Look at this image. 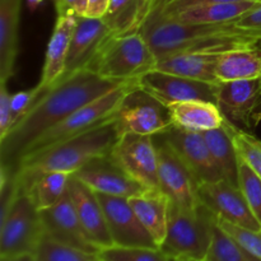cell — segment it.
Instances as JSON below:
<instances>
[{
  "mask_svg": "<svg viewBox=\"0 0 261 261\" xmlns=\"http://www.w3.org/2000/svg\"><path fill=\"white\" fill-rule=\"evenodd\" d=\"M97 256L99 261H171L170 257L161 249L116 246V245L99 250Z\"/></svg>",
  "mask_w": 261,
  "mask_h": 261,
  "instance_id": "32",
  "label": "cell"
},
{
  "mask_svg": "<svg viewBox=\"0 0 261 261\" xmlns=\"http://www.w3.org/2000/svg\"><path fill=\"white\" fill-rule=\"evenodd\" d=\"M200 200L214 216L222 221L260 231L261 223L255 217L239 186L224 178L199 186Z\"/></svg>",
  "mask_w": 261,
  "mask_h": 261,
  "instance_id": "12",
  "label": "cell"
},
{
  "mask_svg": "<svg viewBox=\"0 0 261 261\" xmlns=\"http://www.w3.org/2000/svg\"><path fill=\"white\" fill-rule=\"evenodd\" d=\"M180 261H198V260H180ZM204 261H206V260H204Z\"/></svg>",
  "mask_w": 261,
  "mask_h": 261,
  "instance_id": "48",
  "label": "cell"
},
{
  "mask_svg": "<svg viewBox=\"0 0 261 261\" xmlns=\"http://www.w3.org/2000/svg\"><path fill=\"white\" fill-rule=\"evenodd\" d=\"M115 119L120 135L155 137L173 126L167 107L139 86L125 97Z\"/></svg>",
  "mask_w": 261,
  "mask_h": 261,
  "instance_id": "8",
  "label": "cell"
},
{
  "mask_svg": "<svg viewBox=\"0 0 261 261\" xmlns=\"http://www.w3.org/2000/svg\"><path fill=\"white\" fill-rule=\"evenodd\" d=\"M203 135L222 177L239 186V154L228 132L222 126L203 133Z\"/></svg>",
  "mask_w": 261,
  "mask_h": 261,
  "instance_id": "27",
  "label": "cell"
},
{
  "mask_svg": "<svg viewBox=\"0 0 261 261\" xmlns=\"http://www.w3.org/2000/svg\"><path fill=\"white\" fill-rule=\"evenodd\" d=\"M45 236L59 244L89 254H98L99 250L84 231L68 190L63 198L51 208L41 211Z\"/></svg>",
  "mask_w": 261,
  "mask_h": 261,
  "instance_id": "16",
  "label": "cell"
},
{
  "mask_svg": "<svg viewBox=\"0 0 261 261\" xmlns=\"http://www.w3.org/2000/svg\"><path fill=\"white\" fill-rule=\"evenodd\" d=\"M171 261H175V260H172V259H171Z\"/></svg>",
  "mask_w": 261,
  "mask_h": 261,
  "instance_id": "50",
  "label": "cell"
},
{
  "mask_svg": "<svg viewBox=\"0 0 261 261\" xmlns=\"http://www.w3.org/2000/svg\"><path fill=\"white\" fill-rule=\"evenodd\" d=\"M139 3V18H138V23H139V31L142 30L143 24L145 23V20L149 18V15L152 14L155 10V8L158 7V3L160 0H138Z\"/></svg>",
  "mask_w": 261,
  "mask_h": 261,
  "instance_id": "42",
  "label": "cell"
},
{
  "mask_svg": "<svg viewBox=\"0 0 261 261\" xmlns=\"http://www.w3.org/2000/svg\"><path fill=\"white\" fill-rule=\"evenodd\" d=\"M157 58L140 31L107 38L88 69L110 81H138L154 70Z\"/></svg>",
  "mask_w": 261,
  "mask_h": 261,
  "instance_id": "5",
  "label": "cell"
},
{
  "mask_svg": "<svg viewBox=\"0 0 261 261\" xmlns=\"http://www.w3.org/2000/svg\"><path fill=\"white\" fill-rule=\"evenodd\" d=\"M239 188L247 204L261 223V178L256 172L239 157Z\"/></svg>",
  "mask_w": 261,
  "mask_h": 261,
  "instance_id": "33",
  "label": "cell"
},
{
  "mask_svg": "<svg viewBox=\"0 0 261 261\" xmlns=\"http://www.w3.org/2000/svg\"><path fill=\"white\" fill-rule=\"evenodd\" d=\"M7 84L0 83V140L4 139L13 126L12 109H10L12 94L8 91Z\"/></svg>",
  "mask_w": 261,
  "mask_h": 261,
  "instance_id": "38",
  "label": "cell"
},
{
  "mask_svg": "<svg viewBox=\"0 0 261 261\" xmlns=\"http://www.w3.org/2000/svg\"><path fill=\"white\" fill-rule=\"evenodd\" d=\"M216 74L218 82L261 78V48L256 46L221 54Z\"/></svg>",
  "mask_w": 261,
  "mask_h": 261,
  "instance_id": "26",
  "label": "cell"
},
{
  "mask_svg": "<svg viewBox=\"0 0 261 261\" xmlns=\"http://www.w3.org/2000/svg\"><path fill=\"white\" fill-rule=\"evenodd\" d=\"M234 24L237 28H241L247 32H255L261 35V4L234 20Z\"/></svg>",
  "mask_w": 261,
  "mask_h": 261,
  "instance_id": "39",
  "label": "cell"
},
{
  "mask_svg": "<svg viewBox=\"0 0 261 261\" xmlns=\"http://www.w3.org/2000/svg\"><path fill=\"white\" fill-rule=\"evenodd\" d=\"M217 217L204 204L185 209L170 204L167 234L161 250L170 259L204 261L208 256Z\"/></svg>",
  "mask_w": 261,
  "mask_h": 261,
  "instance_id": "4",
  "label": "cell"
},
{
  "mask_svg": "<svg viewBox=\"0 0 261 261\" xmlns=\"http://www.w3.org/2000/svg\"><path fill=\"white\" fill-rule=\"evenodd\" d=\"M260 121H261V111L257 112V114L254 116V126H257Z\"/></svg>",
  "mask_w": 261,
  "mask_h": 261,
  "instance_id": "46",
  "label": "cell"
},
{
  "mask_svg": "<svg viewBox=\"0 0 261 261\" xmlns=\"http://www.w3.org/2000/svg\"><path fill=\"white\" fill-rule=\"evenodd\" d=\"M129 201L139 221L161 249L167 234L170 198L161 189H145Z\"/></svg>",
  "mask_w": 261,
  "mask_h": 261,
  "instance_id": "22",
  "label": "cell"
},
{
  "mask_svg": "<svg viewBox=\"0 0 261 261\" xmlns=\"http://www.w3.org/2000/svg\"><path fill=\"white\" fill-rule=\"evenodd\" d=\"M173 126L188 132L205 133L224 125V116L214 102L185 101L167 106Z\"/></svg>",
  "mask_w": 261,
  "mask_h": 261,
  "instance_id": "23",
  "label": "cell"
},
{
  "mask_svg": "<svg viewBox=\"0 0 261 261\" xmlns=\"http://www.w3.org/2000/svg\"><path fill=\"white\" fill-rule=\"evenodd\" d=\"M54 2H55V3H56V2H58V0H54Z\"/></svg>",
  "mask_w": 261,
  "mask_h": 261,
  "instance_id": "49",
  "label": "cell"
},
{
  "mask_svg": "<svg viewBox=\"0 0 261 261\" xmlns=\"http://www.w3.org/2000/svg\"><path fill=\"white\" fill-rule=\"evenodd\" d=\"M261 4L259 2L217 3L186 8L171 15H161L185 24H222L231 23ZM152 15V14H150ZM160 15V14H158Z\"/></svg>",
  "mask_w": 261,
  "mask_h": 261,
  "instance_id": "24",
  "label": "cell"
},
{
  "mask_svg": "<svg viewBox=\"0 0 261 261\" xmlns=\"http://www.w3.org/2000/svg\"><path fill=\"white\" fill-rule=\"evenodd\" d=\"M170 2H172V0H160V3H158V7L155 8V10L161 9V8H162L163 5H166V4H167V3H170Z\"/></svg>",
  "mask_w": 261,
  "mask_h": 261,
  "instance_id": "47",
  "label": "cell"
},
{
  "mask_svg": "<svg viewBox=\"0 0 261 261\" xmlns=\"http://www.w3.org/2000/svg\"><path fill=\"white\" fill-rule=\"evenodd\" d=\"M68 193L74 204L84 231L98 250L114 245L107 226L106 216L96 191L86 185L74 175L68 182Z\"/></svg>",
  "mask_w": 261,
  "mask_h": 261,
  "instance_id": "18",
  "label": "cell"
},
{
  "mask_svg": "<svg viewBox=\"0 0 261 261\" xmlns=\"http://www.w3.org/2000/svg\"><path fill=\"white\" fill-rule=\"evenodd\" d=\"M111 0H88V7L84 17L89 18H103L109 10Z\"/></svg>",
  "mask_w": 261,
  "mask_h": 261,
  "instance_id": "41",
  "label": "cell"
},
{
  "mask_svg": "<svg viewBox=\"0 0 261 261\" xmlns=\"http://www.w3.org/2000/svg\"><path fill=\"white\" fill-rule=\"evenodd\" d=\"M122 83L102 78L86 68L63 76L50 88L43 89L27 114L0 140L2 175L14 173L31 145L46 130Z\"/></svg>",
  "mask_w": 261,
  "mask_h": 261,
  "instance_id": "1",
  "label": "cell"
},
{
  "mask_svg": "<svg viewBox=\"0 0 261 261\" xmlns=\"http://www.w3.org/2000/svg\"><path fill=\"white\" fill-rule=\"evenodd\" d=\"M140 32L157 60L176 54L221 55L237 48L256 47L260 33L237 28L234 22L222 24H185L158 14L149 15Z\"/></svg>",
  "mask_w": 261,
  "mask_h": 261,
  "instance_id": "2",
  "label": "cell"
},
{
  "mask_svg": "<svg viewBox=\"0 0 261 261\" xmlns=\"http://www.w3.org/2000/svg\"><path fill=\"white\" fill-rule=\"evenodd\" d=\"M0 261H36V254L28 252V254L13 255V256H0Z\"/></svg>",
  "mask_w": 261,
  "mask_h": 261,
  "instance_id": "43",
  "label": "cell"
},
{
  "mask_svg": "<svg viewBox=\"0 0 261 261\" xmlns=\"http://www.w3.org/2000/svg\"><path fill=\"white\" fill-rule=\"evenodd\" d=\"M153 138L158 153L160 189L175 205L185 209L198 208L203 203L199 196V184L191 171L160 135Z\"/></svg>",
  "mask_w": 261,
  "mask_h": 261,
  "instance_id": "10",
  "label": "cell"
},
{
  "mask_svg": "<svg viewBox=\"0 0 261 261\" xmlns=\"http://www.w3.org/2000/svg\"><path fill=\"white\" fill-rule=\"evenodd\" d=\"M71 173L47 172L36 178L27 190H23L31 196L38 211H45L55 205L68 190V182Z\"/></svg>",
  "mask_w": 261,
  "mask_h": 261,
  "instance_id": "28",
  "label": "cell"
},
{
  "mask_svg": "<svg viewBox=\"0 0 261 261\" xmlns=\"http://www.w3.org/2000/svg\"><path fill=\"white\" fill-rule=\"evenodd\" d=\"M42 2H43V0H27L28 8H30L31 10H35L36 8H37L38 5H40Z\"/></svg>",
  "mask_w": 261,
  "mask_h": 261,
  "instance_id": "44",
  "label": "cell"
},
{
  "mask_svg": "<svg viewBox=\"0 0 261 261\" xmlns=\"http://www.w3.org/2000/svg\"><path fill=\"white\" fill-rule=\"evenodd\" d=\"M137 87L138 81H126L120 84V86H117L116 88L112 89V91L107 92L106 94L101 96L99 98L94 99V101L87 103L86 106L74 111L70 116L64 119L63 121L56 124L55 126L46 130L31 145L24 157L28 154H33V153L47 149V148L59 144L64 140L71 139L76 135L89 132V130L103 124V122L111 120L112 117H115L116 112L119 111V107L121 106L125 97Z\"/></svg>",
  "mask_w": 261,
  "mask_h": 261,
  "instance_id": "6",
  "label": "cell"
},
{
  "mask_svg": "<svg viewBox=\"0 0 261 261\" xmlns=\"http://www.w3.org/2000/svg\"><path fill=\"white\" fill-rule=\"evenodd\" d=\"M160 137L191 171L199 186L223 178L212 158L203 133L188 132L172 126L168 132L160 134Z\"/></svg>",
  "mask_w": 261,
  "mask_h": 261,
  "instance_id": "15",
  "label": "cell"
},
{
  "mask_svg": "<svg viewBox=\"0 0 261 261\" xmlns=\"http://www.w3.org/2000/svg\"><path fill=\"white\" fill-rule=\"evenodd\" d=\"M110 157L125 173L145 189H160L158 153L153 137L120 135Z\"/></svg>",
  "mask_w": 261,
  "mask_h": 261,
  "instance_id": "9",
  "label": "cell"
},
{
  "mask_svg": "<svg viewBox=\"0 0 261 261\" xmlns=\"http://www.w3.org/2000/svg\"><path fill=\"white\" fill-rule=\"evenodd\" d=\"M217 106L232 124L252 127L254 116L261 111V78L218 82Z\"/></svg>",
  "mask_w": 261,
  "mask_h": 261,
  "instance_id": "14",
  "label": "cell"
},
{
  "mask_svg": "<svg viewBox=\"0 0 261 261\" xmlns=\"http://www.w3.org/2000/svg\"><path fill=\"white\" fill-rule=\"evenodd\" d=\"M206 261H246L241 247L219 227L214 226L213 239Z\"/></svg>",
  "mask_w": 261,
  "mask_h": 261,
  "instance_id": "34",
  "label": "cell"
},
{
  "mask_svg": "<svg viewBox=\"0 0 261 261\" xmlns=\"http://www.w3.org/2000/svg\"><path fill=\"white\" fill-rule=\"evenodd\" d=\"M110 37L111 31L103 18L78 17L69 46L63 76L88 68L98 54L99 48Z\"/></svg>",
  "mask_w": 261,
  "mask_h": 261,
  "instance_id": "19",
  "label": "cell"
},
{
  "mask_svg": "<svg viewBox=\"0 0 261 261\" xmlns=\"http://www.w3.org/2000/svg\"><path fill=\"white\" fill-rule=\"evenodd\" d=\"M139 3L138 0H111L105 22L114 36L126 35V33L139 31Z\"/></svg>",
  "mask_w": 261,
  "mask_h": 261,
  "instance_id": "29",
  "label": "cell"
},
{
  "mask_svg": "<svg viewBox=\"0 0 261 261\" xmlns=\"http://www.w3.org/2000/svg\"><path fill=\"white\" fill-rule=\"evenodd\" d=\"M43 236L41 212L31 196L18 189L7 213L0 217V256L35 254Z\"/></svg>",
  "mask_w": 261,
  "mask_h": 261,
  "instance_id": "7",
  "label": "cell"
},
{
  "mask_svg": "<svg viewBox=\"0 0 261 261\" xmlns=\"http://www.w3.org/2000/svg\"><path fill=\"white\" fill-rule=\"evenodd\" d=\"M114 245L127 247L160 249L135 214L129 199L97 193Z\"/></svg>",
  "mask_w": 261,
  "mask_h": 261,
  "instance_id": "13",
  "label": "cell"
},
{
  "mask_svg": "<svg viewBox=\"0 0 261 261\" xmlns=\"http://www.w3.org/2000/svg\"><path fill=\"white\" fill-rule=\"evenodd\" d=\"M23 0H0V83L14 75L19 53V22Z\"/></svg>",
  "mask_w": 261,
  "mask_h": 261,
  "instance_id": "21",
  "label": "cell"
},
{
  "mask_svg": "<svg viewBox=\"0 0 261 261\" xmlns=\"http://www.w3.org/2000/svg\"><path fill=\"white\" fill-rule=\"evenodd\" d=\"M240 2H259L261 0H172V2L167 3L163 5L161 9L154 10L152 14H160V15H171L175 13L180 12V10L186 9V8L195 7V5H203V4H217V3H240Z\"/></svg>",
  "mask_w": 261,
  "mask_h": 261,
  "instance_id": "37",
  "label": "cell"
},
{
  "mask_svg": "<svg viewBox=\"0 0 261 261\" xmlns=\"http://www.w3.org/2000/svg\"><path fill=\"white\" fill-rule=\"evenodd\" d=\"M219 55L209 54H176L160 59L155 70L195 81L218 83L217 64Z\"/></svg>",
  "mask_w": 261,
  "mask_h": 261,
  "instance_id": "25",
  "label": "cell"
},
{
  "mask_svg": "<svg viewBox=\"0 0 261 261\" xmlns=\"http://www.w3.org/2000/svg\"><path fill=\"white\" fill-rule=\"evenodd\" d=\"M119 138L116 119L112 117L89 132L25 155L14 173L7 177L14 178L19 190H27L43 173L60 171L73 175L94 158L110 155Z\"/></svg>",
  "mask_w": 261,
  "mask_h": 261,
  "instance_id": "3",
  "label": "cell"
},
{
  "mask_svg": "<svg viewBox=\"0 0 261 261\" xmlns=\"http://www.w3.org/2000/svg\"><path fill=\"white\" fill-rule=\"evenodd\" d=\"M73 175L93 191L106 195L130 199L145 190L144 186L125 173L110 155L94 158Z\"/></svg>",
  "mask_w": 261,
  "mask_h": 261,
  "instance_id": "17",
  "label": "cell"
},
{
  "mask_svg": "<svg viewBox=\"0 0 261 261\" xmlns=\"http://www.w3.org/2000/svg\"><path fill=\"white\" fill-rule=\"evenodd\" d=\"M36 261H99L97 254L81 251L43 236L36 250Z\"/></svg>",
  "mask_w": 261,
  "mask_h": 261,
  "instance_id": "31",
  "label": "cell"
},
{
  "mask_svg": "<svg viewBox=\"0 0 261 261\" xmlns=\"http://www.w3.org/2000/svg\"><path fill=\"white\" fill-rule=\"evenodd\" d=\"M223 126L228 132L239 157L245 161L261 178V140L228 120H224Z\"/></svg>",
  "mask_w": 261,
  "mask_h": 261,
  "instance_id": "30",
  "label": "cell"
},
{
  "mask_svg": "<svg viewBox=\"0 0 261 261\" xmlns=\"http://www.w3.org/2000/svg\"><path fill=\"white\" fill-rule=\"evenodd\" d=\"M55 7L58 15L64 13H74L76 17H84L88 7V0H58Z\"/></svg>",
  "mask_w": 261,
  "mask_h": 261,
  "instance_id": "40",
  "label": "cell"
},
{
  "mask_svg": "<svg viewBox=\"0 0 261 261\" xmlns=\"http://www.w3.org/2000/svg\"><path fill=\"white\" fill-rule=\"evenodd\" d=\"M76 20L78 17L74 13H64L58 15L53 35L46 48L42 75L38 82V84L43 88H50L63 76Z\"/></svg>",
  "mask_w": 261,
  "mask_h": 261,
  "instance_id": "20",
  "label": "cell"
},
{
  "mask_svg": "<svg viewBox=\"0 0 261 261\" xmlns=\"http://www.w3.org/2000/svg\"><path fill=\"white\" fill-rule=\"evenodd\" d=\"M242 251H244L245 259H246V261H261V260L259 259V257H256V256H254V255L249 254V252L245 251V250H242Z\"/></svg>",
  "mask_w": 261,
  "mask_h": 261,
  "instance_id": "45",
  "label": "cell"
},
{
  "mask_svg": "<svg viewBox=\"0 0 261 261\" xmlns=\"http://www.w3.org/2000/svg\"><path fill=\"white\" fill-rule=\"evenodd\" d=\"M43 89L46 88H43L40 84H37V86H35L31 89H27V91H20L12 94V98H10V109H12L13 126L27 114L28 110L31 109L33 102L38 98V96L42 93Z\"/></svg>",
  "mask_w": 261,
  "mask_h": 261,
  "instance_id": "36",
  "label": "cell"
},
{
  "mask_svg": "<svg viewBox=\"0 0 261 261\" xmlns=\"http://www.w3.org/2000/svg\"><path fill=\"white\" fill-rule=\"evenodd\" d=\"M217 84L184 78L152 70L138 79V86L162 102L166 107L185 101H208L217 103Z\"/></svg>",
  "mask_w": 261,
  "mask_h": 261,
  "instance_id": "11",
  "label": "cell"
},
{
  "mask_svg": "<svg viewBox=\"0 0 261 261\" xmlns=\"http://www.w3.org/2000/svg\"><path fill=\"white\" fill-rule=\"evenodd\" d=\"M219 227L241 247L242 250L247 251L249 254L259 257L261 260V229L255 231V229L245 228V227L237 226V224L229 223L227 221L217 218Z\"/></svg>",
  "mask_w": 261,
  "mask_h": 261,
  "instance_id": "35",
  "label": "cell"
}]
</instances>
